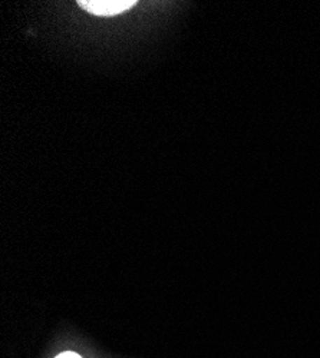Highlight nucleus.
<instances>
[{"label":"nucleus","instance_id":"nucleus-1","mask_svg":"<svg viewBox=\"0 0 320 358\" xmlns=\"http://www.w3.org/2000/svg\"><path fill=\"white\" fill-rule=\"evenodd\" d=\"M78 5L95 16H116L125 10L134 8L137 2L134 0H79Z\"/></svg>","mask_w":320,"mask_h":358},{"label":"nucleus","instance_id":"nucleus-2","mask_svg":"<svg viewBox=\"0 0 320 358\" xmlns=\"http://www.w3.org/2000/svg\"><path fill=\"white\" fill-rule=\"evenodd\" d=\"M56 358H81V355H78L76 352H72V351H67V352L60 354Z\"/></svg>","mask_w":320,"mask_h":358}]
</instances>
